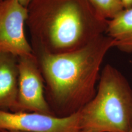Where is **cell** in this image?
Returning <instances> with one entry per match:
<instances>
[{
  "instance_id": "cell-1",
  "label": "cell",
  "mask_w": 132,
  "mask_h": 132,
  "mask_svg": "<svg viewBox=\"0 0 132 132\" xmlns=\"http://www.w3.org/2000/svg\"><path fill=\"white\" fill-rule=\"evenodd\" d=\"M113 47V40L105 34L70 52L34 53L45 81L46 98L54 116L75 114L93 98L103 59Z\"/></svg>"
},
{
  "instance_id": "cell-2",
  "label": "cell",
  "mask_w": 132,
  "mask_h": 132,
  "mask_svg": "<svg viewBox=\"0 0 132 132\" xmlns=\"http://www.w3.org/2000/svg\"><path fill=\"white\" fill-rule=\"evenodd\" d=\"M27 9L34 54L72 52L106 33L108 20L88 0H32Z\"/></svg>"
},
{
  "instance_id": "cell-3",
  "label": "cell",
  "mask_w": 132,
  "mask_h": 132,
  "mask_svg": "<svg viewBox=\"0 0 132 132\" xmlns=\"http://www.w3.org/2000/svg\"><path fill=\"white\" fill-rule=\"evenodd\" d=\"M80 132H128L132 126V88L110 64L102 69L96 94L79 111Z\"/></svg>"
},
{
  "instance_id": "cell-4",
  "label": "cell",
  "mask_w": 132,
  "mask_h": 132,
  "mask_svg": "<svg viewBox=\"0 0 132 132\" xmlns=\"http://www.w3.org/2000/svg\"><path fill=\"white\" fill-rule=\"evenodd\" d=\"M19 85L14 112L54 115L46 98L45 81L35 54L18 57Z\"/></svg>"
},
{
  "instance_id": "cell-5",
  "label": "cell",
  "mask_w": 132,
  "mask_h": 132,
  "mask_svg": "<svg viewBox=\"0 0 132 132\" xmlns=\"http://www.w3.org/2000/svg\"><path fill=\"white\" fill-rule=\"evenodd\" d=\"M27 18V7L18 0H4L1 3L0 52L12 54L18 57L34 54L24 31Z\"/></svg>"
},
{
  "instance_id": "cell-6",
  "label": "cell",
  "mask_w": 132,
  "mask_h": 132,
  "mask_svg": "<svg viewBox=\"0 0 132 132\" xmlns=\"http://www.w3.org/2000/svg\"><path fill=\"white\" fill-rule=\"evenodd\" d=\"M78 113L65 118L36 112L0 110V130L23 132H80Z\"/></svg>"
},
{
  "instance_id": "cell-7",
  "label": "cell",
  "mask_w": 132,
  "mask_h": 132,
  "mask_svg": "<svg viewBox=\"0 0 132 132\" xmlns=\"http://www.w3.org/2000/svg\"><path fill=\"white\" fill-rule=\"evenodd\" d=\"M18 85V57L0 52V110L15 111Z\"/></svg>"
},
{
  "instance_id": "cell-8",
  "label": "cell",
  "mask_w": 132,
  "mask_h": 132,
  "mask_svg": "<svg viewBox=\"0 0 132 132\" xmlns=\"http://www.w3.org/2000/svg\"><path fill=\"white\" fill-rule=\"evenodd\" d=\"M105 34L113 39L114 47L132 53V7L123 9L108 20Z\"/></svg>"
},
{
  "instance_id": "cell-9",
  "label": "cell",
  "mask_w": 132,
  "mask_h": 132,
  "mask_svg": "<svg viewBox=\"0 0 132 132\" xmlns=\"http://www.w3.org/2000/svg\"><path fill=\"white\" fill-rule=\"evenodd\" d=\"M97 14L110 20L124 9L122 0H88Z\"/></svg>"
},
{
  "instance_id": "cell-10",
  "label": "cell",
  "mask_w": 132,
  "mask_h": 132,
  "mask_svg": "<svg viewBox=\"0 0 132 132\" xmlns=\"http://www.w3.org/2000/svg\"><path fill=\"white\" fill-rule=\"evenodd\" d=\"M124 9L132 7V0H122Z\"/></svg>"
},
{
  "instance_id": "cell-11",
  "label": "cell",
  "mask_w": 132,
  "mask_h": 132,
  "mask_svg": "<svg viewBox=\"0 0 132 132\" xmlns=\"http://www.w3.org/2000/svg\"><path fill=\"white\" fill-rule=\"evenodd\" d=\"M18 1L24 7H28V6H29V4H30L32 0H18Z\"/></svg>"
},
{
  "instance_id": "cell-12",
  "label": "cell",
  "mask_w": 132,
  "mask_h": 132,
  "mask_svg": "<svg viewBox=\"0 0 132 132\" xmlns=\"http://www.w3.org/2000/svg\"><path fill=\"white\" fill-rule=\"evenodd\" d=\"M5 132H23V131H4Z\"/></svg>"
},
{
  "instance_id": "cell-13",
  "label": "cell",
  "mask_w": 132,
  "mask_h": 132,
  "mask_svg": "<svg viewBox=\"0 0 132 132\" xmlns=\"http://www.w3.org/2000/svg\"><path fill=\"white\" fill-rule=\"evenodd\" d=\"M128 132H132V126H131V128H130V129L129 130V131H128Z\"/></svg>"
},
{
  "instance_id": "cell-14",
  "label": "cell",
  "mask_w": 132,
  "mask_h": 132,
  "mask_svg": "<svg viewBox=\"0 0 132 132\" xmlns=\"http://www.w3.org/2000/svg\"><path fill=\"white\" fill-rule=\"evenodd\" d=\"M3 1H4V0H0V5L1 4V3H2Z\"/></svg>"
},
{
  "instance_id": "cell-15",
  "label": "cell",
  "mask_w": 132,
  "mask_h": 132,
  "mask_svg": "<svg viewBox=\"0 0 132 132\" xmlns=\"http://www.w3.org/2000/svg\"><path fill=\"white\" fill-rule=\"evenodd\" d=\"M0 132H5L4 131H2V130H0Z\"/></svg>"
}]
</instances>
